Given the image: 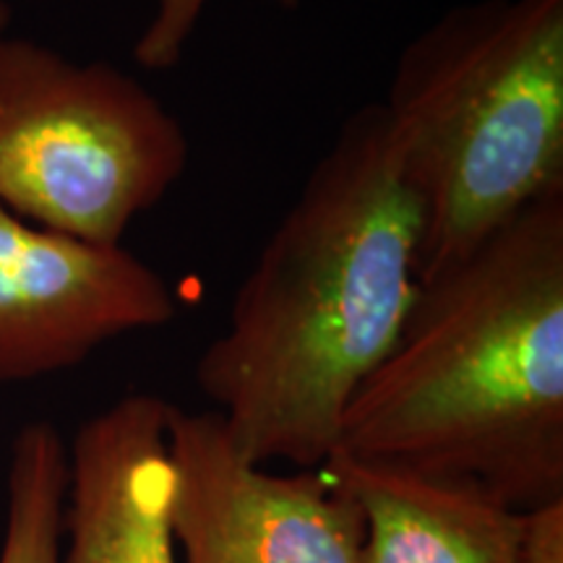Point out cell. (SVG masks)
Wrapping results in <instances>:
<instances>
[{"label": "cell", "mask_w": 563, "mask_h": 563, "mask_svg": "<svg viewBox=\"0 0 563 563\" xmlns=\"http://www.w3.org/2000/svg\"><path fill=\"white\" fill-rule=\"evenodd\" d=\"M175 313L167 279L123 245L79 241L0 207V384L74 368Z\"/></svg>", "instance_id": "cell-6"}, {"label": "cell", "mask_w": 563, "mask_h": 563, "mask_svg": "<svg viewBox=\"0 0 563 563\" xmlns=\"http://www.w3.org/2000/svg\"><path fill=\"white\" fill-rule=\"evenodd\" d=\"M170 402L125 394L79 428L68 449L60 563H175Z\"/></svg>", "instance_id": "cell-7"}, {"label": "cell", "mask_w": 563, "mask_h": 563, "mask_svg": "<svg viewBox=\"0 0 563 563\" xmlns=\"http://www.w3.org/2000/svg\"><path fill=\"white\" fill-rule=\"evenodd\" d=\"M519 563H563V501L525 514Z\"/></svg>", "instance_id": "cell-11"}, {"label": "cell", "mask_w": 563, "mask_h": 563, "mask_svg": "<svg viewBox=\"0 0 563 563\" xmlns=\"http://www.w3.org/2000/svg\"><path fill=\"white\" fill-rule=\"evenodd\" d=\"M68 446L51 422L16 433L9 460V504L0 563H60Z\"/></svg>", "instance_id": "cell-9"}, {"label": "cell", "mask_w": 563, "mask_h": 563, "mask_svg": "<svg viewBox=\"0 0 563 563\" xmlns=\"http://www.w3.org/2000/svg\"><path fill=\"white\" fill-rule=\"evenodd\" d=\"M188 167V136L144 84L0 37V207L37 228L121 245Z\"/></svg>", "instance_id": "cell-4"}, {"label": "cell", "mask_w": 563, "mask_h": 563, "mask_svg": "<svg viewBox=\"0 0 563 563\" xmlns=\"http://www.w3.org/2000/svg\"><path fill=\"white\" fill-rule=\"evenodd\" d=\"M334 454L475 483L522 514L563 501V194L418 282Z\"/></svg>", "instance_id": "cell-2"}, {"label": "cell", "mask_w": 563, "mask_h": 563, "mask_svg": "<svg viewBox=\"0 0 563 563\" xmlns=\"http://www.w3.org/2000/svg\"><path fill=\"white\" fill-rule=\"evenodd\" d=\"M321 470L361 506L363 563H519L525 514L481 485L344 454Z\"/></svg>", "instance_id": "cell-8"}, {"label": "cell", "mask_w": 563, "mask_h": 563, "mask_svg": "<svg viewBox=\"0 0 563 563\" xmlns=\"http://www.w3.org/2000/svg\"><path fill=\"white\" fill-rule=\"evenodd\" d=\"M170 532L186 563H363L361 506L327 473H266L217 412L170 405Z\"/></svg>", "instance_id": "cell-5"}, {"label": "cell", "mask_w": 563, "mask_h": 563, "mask_svg": "<svg viewBox=\"0 0 563 563\" xmlns=\"http://www.w3.org/2000/svg\"><path fill=\"white\" fill-rule=\"evenodd\" d=\"M420 209L382 104L355 110L245 274L196 384L249 462L321 467L418 292Z\"/></svg>", "instance_id": "cell-1"}, {"label": "cell", "mask_w": 563, "mask_h": 563, "mask_svg": "<svg viewBox=\"0 0 563 563\" xmlns=\"http://www.w3.org/2000/svg\"><path fill=\"white\" fill-rule=\"evenodd\" d=\"M384 110L420 209L418 282L563 194V0H483L399 55Z\"/></svg>", "instance_id": "cell-3"}, {"label": "cell", "mask_w": 563, "mask_h": 563, "mask_svg": "<svg viewBox=\"0 0 563 563\" xmlns=\"http://www.w3.org/2000/svg\"><path fill=\"white\" fill-rule=\"evenodd\" d=\"M11 19H13V13H11V5L5 3V0H0V37H3V34L9 32V26H11Z\"/></svg>", "instance_id": "cell-12"}, {"label": "cell", "mask_w": 563, "mask_h": 563, "mask_svg": "<svg viewBox=\"0 0 563 563\" xmlns=\"http://www.w3.org/2000/svg\"><path fill=\"white\" fill-rule=\"evenodd\" d=\"M209 0H157L150 24L133 45V60L146 70H170L183 60ZM295 11L300 0H272Z\"/></svg>", "instance_id": "cell-10"}]
</instances>
